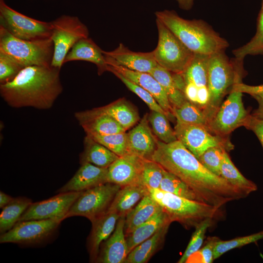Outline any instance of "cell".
<instances>
[{
    "label": "cell",
    "mask_w": 263,
    "mask_h": 263,
    "mask_svg": "<svg viewBox=\"0 0 263 263\" xmlns=\"http://www.w3.org/2000/svg\"><path fill=\"white\" fill-rule=\"evenodd\" d=\"M151 160L186 183L203 203L216 208L246 196L223 177L207 169L178 140L169 143L158 140Z\"/></svg>",
    "instance_id": "6da1fadb"
},
{
    "label": "cell",
    "mask_w": 263,
    "mask_h": 263,
    "mask_svg": "<svg viewBox=\"0 0 263 263\" xmlns=\"http://www.w3.org/2000/svg\"><path fill=\"white\" fill-rule=\"evenodd\" d=\"M60 69L51 65L24 67L13 80L0 84V96L13 108L49 109L63 90Z\"/></svg>",
    "instance_id": "7a4b0ae2"
},
{
    "label": "cell",
    "mask_w": 263,
    "mask_h": 263,
    "mask_svg": "<svg viewBox=\"0 0 263 263\" xmlns=\"http://www.w3.org/2000/svg\"><path fill=\"white\" fill-rule=\"evenodd\" d=\"M156 19L167 27L194 53L211 55L224 51L228 42L209 25L200 20H188L173 10L155 12Z\"/></svg>",
    "instance_id": "3957f363"
},
{
    "label": "cell",
    "mask_w": 263,
    "mask_h": 263,
    "mask_svg": "<svg viewBox=\"0 0 263 263\" xmlns=\"http://www.w3.org/2000/svg\"><path fill=\"white\" fill-rule=\"evenodd\" d=\"M242 62L236 59L234 62L230 61L224 51L210 56L207 82L209 99L202 109L208 124L222 103L225 96L230 92L236 83L242 81Z\"/></svg>",
    "instance_id": "277c9868"
},
{
    "label": "cell",
    "mask_w": 263,
    "mask_h": 263,
    "mask_svg": "<svg viewBox=\"0 0 263 263\" xmlns=\"http://www.w3.org/2000/svg\"><path fill=\"white\" fill-rule=\"evenodd\" d=\"M148 190L171 222H177L187 228H195L204 220H214L221 214V208L207 204L181 197L160 188H148Z\"/></svg>",
    "instance_id": "5b68a950"
},
{
    "label": "cell",
    "mask_w": 263,
    "mask_h": 263,
    "mask_svg": "<svg viewBox=\"0 0 263 263\" xmlns=\"http://www.w3.org/2000/svg\"><path fill=\"white\" fill-rule=\"evenodd\" d=\"M0 50L24 68L51 65L54 47L51 38L24 40L12 35L0 26Z\"/></svg>",
    "instance_id": "8992f818"
},
{
    "label": "cell",
    "mask_w": 263,
    "mask_h": 263,
    "mask_svg": "<svg viewBox=\"0 0 263 263\" xmlns=\"http://www.w3.org/2000/svg\"><path fill=\"white\" fill-rule=\"evenodd\" d=\"M158 40L152 51L157 64L171 73L182 74L194 56V53L161 21L156 19Z\"/></svg>",
    "instance_id": "52a82bcc"
},
{
    "label": "cell",
    "mask_w": 263,
    "mask_h": 263,
    "mask_svg": "<svg viewBox=\"0 0 263 263\" xmlns=\"http://www.w3.org/2000/svg\"><path fill=\"white\" fill-rule=\"evenodd\" d=\"M54 51L51 66L61 68L72 47L80 39L88 38L87 27L78 17L62 15L51 22Z\"/></svg>",
    "instance_id": "ba28073f"
},
{
    "label": "cell",
    "mask_w": 263,
    "mask_h": 263,
    "mask_svg": "<svg viewBox=\"0 0 263 263\" xmlns=\"http://www.w3.org/2000/svg\"><path fill=\"white\" fill-rule=\"evenodd\" d=\"M121 188L107 182L82 191L65 217L82 216L91 221L107 211L115 194Z\"/></svg>",
    "instance_id": "9c48e42d"
},
{
    "label": "cell",
    "mask_w": 263,
    "mask_h": 263,
    "mask_svg": "<svg viewBox=\"0 0 263 263\" xmlns=\"http://www.w3.org/2000/svg\"><path fill=\"white\" fill-rule=\"evenodd\" d=\"M242 93L235 84L208 124L207 128L212 133L229 137L233 131L244 126L249 114L244 106Z\"/></svg>",
    "instance_id": "30bf717a"
},
{
    "label": "cell",
    "mask_w": 263,
    "mask_h": 263,
    "mask_svg": "<svg viewBox=\"0 0 263 263\" xmlns=\"http://www.w3.org/2000/svg\"><path fill=\"white\" fill-rule=\"evenodd\" d=\"M0 26L16 38L35 40L51 38V22L38 20L24 15L0 1Z\"/></svg>",
    "instance_id": "8fae6325"
},
{
    "label": "cell",
    "mask_w": 263,
    "mask_h": 263,
    "mask_svg": "<svg viewBox=\"0 0 263 263\" xmlns=\"http://www.w3.org/2000/svg\"><path fill=\"white\" fill-rule=\"evenodd\" d=\"M174 130L177 140L197 158L212 147H220L227 151L234 148L229 137L214 134L205 126L187 124L176 121Z\"/></svg>",
    "instance_id": "7c38bea8"
},
{
    "label": "cell",
    "mask_w": 263,
    "mask_h": 263,
    "mask_svg": "<svg viewBox=\"0 0 263 263\" xmlns=\"http://www.w3.org/2000/svg\"><path fill=\"white\" fill-rule=\"evenodd\" d=\"M61 220L58 219L31 220L18 222L10 230L0 234V243L35 244L49 238Z\"/></svg>",
    "instance_id": "4fadbf2b"
},
{
    "label": "cell",
    "mask_w": 263,
    "mask_h": 263,
    "mask_svg": "<svg viewBox=\"0 0 263 263\" xmlns=\"http://www.w3.org/2000/svg\"><path fill=\"white\" fill-rule=\"evenodd\" d=\"M81 192L59 193L48 199L32 203L19 222L45 219H58L62 221Z\"/></svg>",
    "instance_id": "5bb4252c"
},
{
    "label": "cell",
    "mask_w": 263,
    "mask_h": 263,
    "mask_svg": "<svg viewBox=\"0 0 263 263\" xmlns=\"http://www.w3.org/2000/svg\"><path fill=\"white\" fill-rule=\"evenodd\" d=\"M106 59V58H105ZM108 71L116 72L149 92L166 112L169 120H173V108L163 87L150 73L132 71L106 59Z\"/></svg>",
    "instance_id": "9a60e30c"
},
{
    "label": "cell",
    "mask_w": 263,
    "mask_h": 263,
    "mask_svg": "<svg viewBox=\"0 0 263 263\" xmlns=\"http://www.w3.org/2000/svg\"><path fill=\"white\" fill-rule=\"evenodd\" d=\"M148 113L127 133L128 153L151 159L157 146L158 139L149 125Z\"/></svg>",
    "instance_id": "2e32d148"
},
{
    "label": "cell",
    "mask_w": 263,
    "mask_h": 263,
    "mask_svg": "<svg viewBox=\"0 0 263 263\" xmlns=\"http://www.w3.org/2000/svg\"><path fill=\"white\" fill-rule=\"evenodd\" d=\"M103 53L106 59L134 71L150 73L158 65L152 51L133 52L122 43L112 51L103 50Z\"/></svg>",
    "instance_id": "e0dca14e"
},
{
    "label": "cell",
    "mask_w": 263,
    "mask_h": 263,
    "mask_svg": "<svg viewBox=\"0 0 263 263\" xmlns=\"http://www.w3.org/2000/svg\"><path fill=\"white\" fill-rule=\"evenodd\" d=\"M143 158L128 154L119 156L108 168V182L121 187L141 182Z\"/></svg>",
    "instance_id": "ac0fdd59"
},
{
    "label": "cell",
    "mask_w": 263,
    "mask_h": 263,
    "mask_svg": "<svg viewBox=\"0 0 263 263\" xmlns=\"http://www.w3.org/2000/svg\"><path fill=\"white\" fill-rule=\"evenodd\" d=\"M75 116L87 135H106L126 130L113 118L96 108L76 112Z\"/></svg>",
    "instance_id": "d6986e66"
},
{
    "label": "cell",
    "mask_w": 263,
    "mask_h": 263,
    "mask_svg": "<svg viewBox=\"0 0 263 263\" xmlns=\"http://www.w3.org/2000/svg\"><path fill=\"white\" fill-rule=\"evenodd\" d=\"M125 216L117 221L112 234L100 245L96 262L125 263L129 253L124 232Z\"/></svg>",
    "instance_id": "ffe728a7"
},
{
    "label": "cell",
    "mask_w": 263,
    "mask_h": 263,
    "mask_svg": "<svg viewBox=\"0 0 263 263\" xmlns=\"http://www.w3.org/2000/svg\"><path fill=\"white\" fill-rule=\"evenodd\" d=\"M107 172L108 168H100L89 163H83L73 177L57 192H81L107 183Z\"/></svg>",
    "instance_id": "44dd1931"
},
{
    "label": "cell",
    "mask_w": 263,
    "mask_h": 263,
    "mask_svg": "<svg viewBox=\"0 0 263 263\" xmlns=\"http://www.w3.org/2000/svg\"><path fill=\"white\" fill-rule=\"evenodd\" d=\"M120 217L116 213L107 210L91 221L92 227L87 241L91 261H96L101 244L113 233Z\"/></svg>",
    "instance_id": "7402d4cb"
},
{
    "label": "cell",
    "mask_w": 263,
    "mask_h": 263,
    "mask_svg": "<svg viewBox=\"0 0 263 263\" xmlns=\"http://www.w3.org/2000/svg\"><path fill=\"white\" fill-rule=\"evenodd\" d=\"M82 60L94 63L98 69L99 75L108 71L107 63L103 50L90 38L80 39L67 54L64 63Z\"/></svg>",
    "instance_id": "603a6c76"
},
{
    "label": "cell",
    "mask_w": 263,
    "mask_h": 263,
    "mask_svg": "<svg viewBox=\"0 0 263 263\" xmlns=\"http://www.w3.org/2000/svg\"><path fill=\"white\" fill-rule=\"evenodd\" d=\"M148 188L141 182L121 187L115 194L108 211L125 216L149 193Z\"/></svg>",
    "instance_id": "cb8c5ba5"
},
{
    "label": "cell",
    "mask_w": 263,
    "mask_h": 263,
    "mask_svg": "<svg viewBox=\"0 0 263 263\" xmlns=\"http://www.w3.org/2000/svg\"><path fill=\"white\" fill-rule=\"evenodd\" d=\"M162 209L161 206L149 192L126 215L124 225L126 236L140 225L150 219Z\"/></svg>",
    "instance_id": "d4e9b609"
},
{
    "label": "cell",
    "mask_w": 263,
    "mask_h": 263,
    "mask_svg": "<svg viewBox=\"0 0 263 263\" xmlns=\"http://www.w3.org/2000/svg\"><path fill=\"white\" fill-rule=\"evenodd\" d=\"M171 223L168 215L162 209L150 219L126 236L129 253L138 244L152 236L163 227Z\"/></svg>",
    "instance_id": "484cf974"
},
{
    "label": "cell",
    "mask_w": 263,
    "mask_h": 263,
    "mask_svg": "<svg viewBox=\"0 0 263 263\" xmlns=\"http://www.w3.org/2000/svg\"><path fill=\"white\" fill-rule=\"evenodd\" d=\"M170 225H165L152 236L141 243L129 253L125 263H145L160 249Z\"/></svg>",
    "instance_id": "4316f807"
},
{
    "label": "cell",
    "mask_w": 263,
    "mask_h": 263,
    "mask_svg": "<svg viewBox=\"0 0 263 263\" xmlns=\"http://www.w3.org/2000/svg\"><path fill=\"white\" fill-rule=\"evenodd\" d=\"M119 157L87 135L84 140V150L80 156V162L81 164L89 163L100 168H108Z\"/></svg>",
    "instance_id": "83f0119b"
},
{
    "label": "cell",
    "mask_w": 263,
    "mask_h": 263,
    "mask_svg": "<svg viewBox=\"0 0 263 263\" xmlns=\"http://www.w3.org/2000/svg\"><path fill=\"white\" fill-rule=\"evenodd\" d=\"M96 109L113 118L126 131L133 127L139 120L137 112L124 98Z\"/></svg>",
    "instance_id": "f1b7e54d"
},
{
    "label": "cell",
    "mask_w": 263,
    "mask_h": 263,
    "mask_svg": "<svg viewBox=\"0 0 263 263\" xmlns=\"http://www.w3.org/2000/svg\"><path fill=\"white\" fill-rule=\"evenodd\" d=\"M221 176L246 196L257 190V185L246 178L232 162L227 151H225L221 167Z\"/></svg>",
    "instance_id": "f546056e"
},
{
    "label": "cell",
    "mask_w": 263,
    "mask_h": 263,
    "mask_svg": "<svg viewBox=\"0 0 263 263\" xmlns=\"http://www.w3.org/2000/svg\"><path fill=\"white\" fill-rule=\"evenodd\" d=\"M150 74L163 87L173 108L180 107L188 100L175 84L172 73L158 64Z\"/></svg>",
    "instance_id": "4dcf8cb0"
},
{
    "label": "cell",
    "mask_w": 263,
    "mask_h": 263,
    "mask_svg": "<svg viewBox=\"0 0 263 263\" xmlns=\"http://www.w3.org/2000/svg\"><path fill=\"white\" fill-rule=\"evenodd\" d=\"M32 203L30 199L24 197L15 198L2 209L0 215V232L10 230Z\"/></svg>",
    "instance_id": "1f68e13d"
},
{
    "label": "cell",
    "mask_w": 263,
    "mask_h": 263,
    "mask_svg": "<svg viewBox=\"0 0 263 263\" xmlns=\"http://www.w3.org/2000/svg\"><path fill=\"white\" fill-rule=\"evenodd\" d=\"M210 55L194 53L193 58L181 74L186 83L191 82L198 87L207 86Z\"/></svg>",
    "instance_id": "d6a6232c"
},
{
    "label": "cell",
    "mask_w": 263,
    "mask_h": 263,
    "mask_svg": "<svg viewBox=\"0 0 263 263\" xmlns=\"http://www.w3.org/2000/svg\"><path fill=\"white\" fill-rule=\"evenodd\" d=\"M159 188L181 197L203 202L188 185L177 176L165 169Z\"/></svg>",
    "instance_id": "836d02e7"
},
{
    "label": "cell",
    "mask_w": 263,
    "mask_h": 263,
    "mask_svg": "<svg viewBox=\"0 0 263 263\" xmlns=\"http://www.w3.org/2000/svg\"><path fill=\"white\" fill-rule=\"evenodd\" d=\"M152 131L157 138L165 143L177 140L174 130L167 115L162 113L151 111L148 116Z\"/></svg>",
    "instance_id": "e575fe53"
},
{
    "label": "cell",
    "mask_w": 263,
    "mask_h": 263,
    "mask_svg": "<svg viewBox=\"0 0 263 263\" xmlns=\"http://www.w3.org/2000/svg\"><path fill=\"white\" fill-rule=\"evenodd\" d=\"M173 114L176 120L181 123L200 125L207 128L208 121L203 110L188 100L180 107L173 108Z\"/></svg>",
    "instance_id": "d590c367"
},
{
    "label": "cell",
    "mask_w": 263,
    "mask_h": 263,
    "mask_svg": "<svg viewBox=\"0 0 263 263\" xmlns=\"http://www.w3.org/2000/svg\"><path fill=\"white\" fill-rule=\"evenodd\" d=\"M263 53V2L259 15L257 32L252 39L244 46L234 50L233 54L235 59L243 61L248 55Z\"/></svg>",
    "instance_id": "8d00e7d4"
},
{
    "label": "cell",
    "mask_w": 263,
    "mask_h": 263,
    "mask_svg": "<svg viewBox=\"0 0 263 263\" xmlns=\"http://www.w3.org/2000/svg\"><path fill=\"white\" fill-rule=\"evenodd\" d=\"M262 239H263V230L256 233L229 240H219L214 249V260L219 258L229 250L255 243Z\"/></svg>",
    "instance_id": "74e56055"
},
{
    "label": "cell",
    "mask_w": 263,
    "mask_h": 263,
    "mask_svg": "<svg viewBox=\"0 0 263 263\" xmlns=\"http://www.w3.org/2000/svg\"><path fill=\"white\" fill-rule=\"evenodd\" d=\"M89 136V135H88ZM119 156L128 154V135L126 132L106 135L89 136Z\"/></svg>",
    "instance_id": "f35d334b"
},
{
    "label": "cell",
    "mask_w": 263,
    "mask_h": 263,
    "mask_svg": "<svg viewBox=\"0 0 263 263\" xmlns=\"http://www.w3.org/2000/svg\"><path fill=\"white\" fill-rule=\"evenodd\" d=\"M165 169L151 159H143L141 181L148 188H159Z\"/></svg>",
    "instance_id": "ab89813d"
},
{
    "label": "cell",
    "mask_w": 263,
    "mask_h": 263,
    "mask_svg": "<svg viewBox=\"0 0 263 263\" xmlns=\"http://www.w3.org/2000/svg\"><path fill=\"white\" fill-rule=\"evenodd\" d=\"M213 220L207 219L195 227L189 242L182 256L178 261V263H186L188 258L198 250L202 245L206 233L211 226Z\"/></svg>",
    "instance_id": "60d3db41"
},
{
    "label": "cell",
    "mask_w": 263,
    "mask_h": 263,
    "mask_svg": "<svg viewBox=\"0 0 263 263\" xmlns=\"http://www.w3.org/2000/svg\"><path fill=\"white\" fill-rule=\"evenodd\" d=\"M112 73L120 79L130 91L138 95L148 105L151 111L163 113L168 117L166 112L149 92L127 79L120 74L116 72H113Z\"/></svg>",
    "instance_id": "b9f144b4"
},
{
    "label": "cell",
    "mask_w": 263,
    "mask_h": 263,
    "mask_svg": "<svg viewBox=\"0 0 263 263\" xmlns=\"http://www.w3.org/2000/svg\"><path fill=\"white\" fill-rule=\"evenodd\" d=\"M225 151L226 150L223 148L212 147L207 150L198 159L212 173L221 176V167Z\"/></svg>",
    "instance_id": "7bdbcfd3"
},
{
    "label": "cell",
    "mask_w": 263,
    "mask_h": 263,
    "mask_svg": "<svg viewBox=\"0 0 263 263\" xmlns=\"http://www.w3.org/2000/svg\"><path fill=\"white\" fill-rule=\"evenodd\" d=\"M23 68L15 59L0 50V83L13 80Z\"/></svg>",
    "instance_id": "ee69618b"
},
{
    "label": "cell",
    "mask_w": 263,
    "mask_h": 263,
    "mask_svg": "<svg viewBox=\"0 0 263 263\" xmlns=\"http://www.w3.org/2000/svg\"><path fill=\"white\" fill-rule=\"evenodd\" d=\"M220 240L217 237L207 238L206 244L191 254L186 263H211L214 261V249L217 242Z\"/></svg>",
    "instance_id": "f6af8a7d"
},
{
    "label": "cell",
    "mask_w": 263,
    "mask_h": 263,
    "mask_svg": "<svg viewBox=\"0 0 263 263\" xmlns=\"http://www.w3.org/2000/svg\"><path fill=\"white\" fill-rule=\"evenodd\" d=\"M244 127L256 134L263 148V119L249 114Z\"/></svg>",
    "instance_id": "bcb514c9"
},
{
    "label": "cell",
    "mask_w": 263,
    "mask_h": 263,
    "mask_svg": "<svg viewBox=\"0 0 263 263\" xmlns=\"http://www.w3.org/2000/svg\"><path fill=\"white\" fill-rule=\"evenodd\" d=\"M209 99V93L207 86L198 87L197 105L203 109L207 105Z\"/></svg>",
    "instance_id": "7dc6e473"
},
{
    "label": "cell",
    "mask_w": 263,
    "mask_h": 263,
    "mask_svg": "<svg viewBox=\"0 0 263 263\" xmlns=\"http://www.w3.org/2000/svg\"><path fill=\"white\" fill-rule=\"evenodd\" d=\"M198 90V87L191 82L186 83L184 90V94L187 99L196 104L197 102Z\"/></svg>",
    "instance_id": "c3c4849f"
},
{
    "label": "cell",
    "mask_w": 263,
    "mask_h": 263,
    "mask_svg": "<svg viewBox=\"0 0 263 263\" xmlns=\"http://www.w3.org/2000/svg\"><path fill=\"white\" fill-rule=\"evenodd\" d=\"M258 103V108L254 111L253 115L263 119V99L256 95H252Z\"/></svg>",
    "instance_id": "681fc988"
},
{
    "label": "cell",
    "mask_w": 263,
    "mask_h": 263,
    "mask_svg": "<svg viewBox=\"0 0 263 263\" xmlns=\"http://www.w3.org/2000/svg\"><path fill=\"white\" fill-rule=\"evenodd\" d=\"M13 199L11 196L5 193L2 191L0 192V207L2 208Z\"/></svg>",
    "instance_id": "f907efd6"
},
{
    "label": "cell",
    "mask_w": 263,
    "mask_h": 263,
    "mask_svg": "<svg viewBox=\"0 0 263 263\" xmlns=\"http://www.w3.org/2000/svg\"><path fill=\"white\" fill-rule=\"evenodd\" d=\"M179 6L184 10L190 9L193 3V0H176Z\"/></svg>",
    "instance_id": "816d5d0a"
},
{
    "label": "cell",
    "mask_w": 263,
    "mask_h": 263,
    "mask_svg": "<svg viewBox=\"0 0 263 263\" xmlns=\"http://www.w3.org/2000/svg\"><path fill=\"white\" fill-rule=\"evenodd\" d=\"M257 95V96H258L259 97H260V98H261L262 99H263V90L261 91V92H258L257 94H252L251 95Z\"/></svg>",
    "instance_id": "f5cc1de1"
}]
</instances>
